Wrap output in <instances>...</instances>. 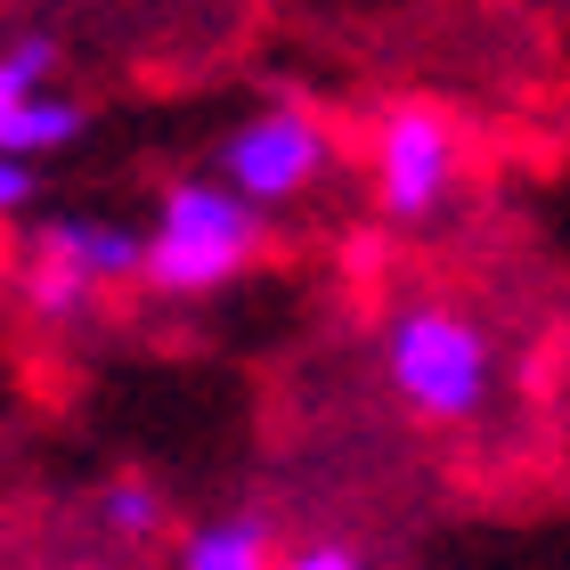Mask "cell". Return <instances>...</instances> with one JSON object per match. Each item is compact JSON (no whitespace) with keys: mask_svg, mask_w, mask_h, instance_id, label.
<instances>
[{"mask_svg":"<svg viewBox=\"0 0 570 570\" xmlns=\"http://www.w3.org/2000/svg\"><path fill=\"white\" fill-rule=\"evenodd\" d=\"M33 90H58V41L49 33L0 41V107H9V98H33Z\"/></svg>","mask_w":570,"mask_h":570,"instance_id":"9","label":"cell"},{"mask_svg":"<svg viewBox=\"0 0 570 570\" xmlns=\"http://www.w3.org/2000/svg\"><path fill=\"white\" fill-rule=\"evenodd\" d=\"M262 245H269V213L245 204L220 171L171 179V188L155 196V220H147L139 285L179 294V302L188 294H220V285H237L253 262H262Z\"/></svg>","mask_w":570,"mask_h":570,"instance_id":"1","label":"cell"},{"mask_svg":"<svg viewBox=\"0 0 570 570\" xmlns=\"http://www.w3.org/2000/svg\"><path fill=\"white\" fill-rule=\"evenodd\" d=\"M24 262H49L82 277L90 294H107V285H131L147 269V228H122L107 213H49L24 228Z\"/></svg>","mask_w":570,"mask_h":570,"instance_id":"5","label":"cell"},{"mask_svg":"<svg viewBox=\"0 0 570 570\" xmlns=\"http://www.w3.org/2000/svg\"><path fill=\"white\" fill-rule=\"evenodd\" d=\"M285 570H367L351 547H302V554H285Z\"/></svg>","mask_w":570,"mask_h":570,"instance_id":"12","label":"cell"},{"mask_svg":"<svg viewBox=\"0 0 570 570\" xmlns=\"http://www.w3.org/2000/svg\"><path fill=\"white\" fill-rule=\"evenodd\" d=\"M98 513H107V530H115V538H155V530H164V498H155L147 481H107Z\"/></svg>","mask_w":570,"mask_h":570,"instance_id":"10","label":"cell"},{"mask_svg":"<svg viewBox=\"0 0 570 570\" xmlns=\"http://www.w3.org/2000/svg\"><path fill=\"white\" fill-rule=\"evenodd\" d=\"M17 294H24V309H33V318H49V326L90 318V302H98L82 277H66V269H49V262H17Z\"/></svg>","mask_w":570,"mask_h":570,"instance_id":"8","label":"cell"},{"mask_svg":"<svg viewBox=\"0 0 570 570\" xmlns=\"http://www.w3.org/2000/svg\"><path fill=\"white\" fill-rule=\"evenodd\" d=\"M82 131H90V107L66 98V90H33V98H9V107H0V155H17V164L66 155Z\"/></svg>","mask_w":570,"mask_h":570,"instance_id":"6","label":"cell"},{"mask_svg":"<svg viewBox=\"0 0 570 570\" xmlns=\"http://www.w3.org/2000/svg\"><path fill=\"white\" fill-rule=\"evenodd\" d=\"M383 375L424 424H473L498 392V351L489 326L456 302H407L383 318Z\"/></svg>","mask_w":570,"mask_h":570,"instance_id":"2","label":"cell"},{"mask_svg":"<svg viewBox=\"0 0 570 570\" xmlns=\"http://www.w3.org/2000/svg\"><path fill=\"white\" fill-rule=\"evenodd\" d=\"M213 171L237 188L245 204H294L302 188H318V179L334 171V131L318 107H294V98H277V107H253L237 131L220 139Z\"/></svg>","mask_w":570,"mask_h":570,"instance_id":"3","label":"cell"},{"mask_svg":"<svg viewBox=\"0 0 570 570\" xmlns=\"http://www.w3.org/2000/svg\"><path fill=\"white\" fill-rule=\"evenodd\" d=\"M456 171H464V139H456L449 107H432V98L383 107V122H375V204H383V220H400V228L432 220L449 204Z\"/></svg>","mask_w":570,"mask_h":570,"instance_id":"4","label":"cell"},{"mask_svg":"<svg viewBox=\"0 0 570 570\" xmlns=\"http://www.w3.org/2000/svg\"><path fill=\"white\" fill-rule=\"evenodd\" d=\"M179 570H285V562H277V547H269V522H262V513H228V522L188 530Z\"/></svg>","mask_w":570,"mask_h":570,"instance_id":"7","label":"cell"},{"mask_svg":"<svg viewBox=\"0 0 570 570\" xmlns=\"http://www.w3.org/2000/svg\"><path fill=\"white\" fill-rule=\"evenodd\" d=\"M33 196H41V171H33V164H17V155H0V220H17Z\"/></svg>","mask_w":570,"mask_h":570,"instance_id":"11","label":"cell"}]
</instances>
